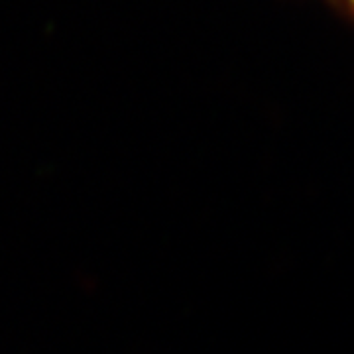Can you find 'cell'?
Listing matches in <instances>:
<instances>
[{
	"instance_id": "1",
	"label": "cell",
	"mask_w": 354,
	"mask_h": 354,
	"mask_svg": "<svg viewBox=\"0 0 354 354\" xmlns=\"http://www.w3.org/2000/svg\"><path fill=\"white\" fill-rule=\"evenodd\" d=\"M353 2H354V0H353Z\"/></svg>"
}]
</instances>
